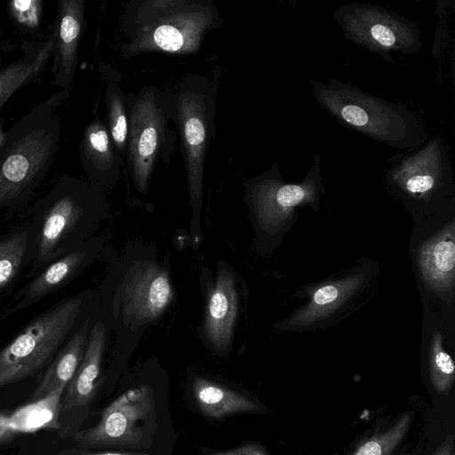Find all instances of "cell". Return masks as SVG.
<instances>
[{"label":"cell","mask_w":455,"mask_h":455,"mask_svg":"<svg viewBox=\"0 0 455 455\" xmlns=\"http://www.w3.org/2000/svg\"><path fill=\"white\" fill-rule=\"evenodd\" d=\"M172 113V98L165 99L153 87L144 88L131 107L126 150L132 178L140 193L148 191Z\"/></svg>","instance_id":"13"},{"label":"cell","mask_w":455,"mask_h":455,"mask_svg":"<svg viewBox=\"0 0 455 455\" xmlns=\"http://www.w3.org/2000/svg\"><path fill=\"white\" fill-rule=\"evenodd\" d=\"M411 417V413H403L389 427L362 443L350 455H392L408 433Z\"/></svg>","instance_id":"26"},{"label":"cell","mask_w":455,"mask_h":455,"mask_svg":"<svg viewBox=\"0 0 455 455\" xmlns=\"http://www.w3.org/2000/svg\"><path fill=\"white\" fill-rule=\"evenodd\" d=\"M109 205L100 188L76 177H62L35 204L28 219L33 255L28 278L79 248L108 217Z\"/></svg>","instance_id":"1"},{"label":"cell","mask_w":455,"mask_h":455,"mask_svg":"<svg viewBox=\"0 0 455 455\" xmlns=\"http://www.w3.org/2000/svg\"><path fill=\"white\" fill-rule=\"evenodd\" d=\"M433 455H454V435H447Z\"/></svg>","instance_id":"30"},{"label":"cell","mask_w":455,"mask_h":455,"mask_svg":"<svg viewBox=\"0 0 455 455\" xmlns=\"http://www.w3.org/2000/svg\"><path fill=\"white\" fill-rule=\"evenodd\" d=\"M410 255L422 300L452 306L455 297V197L413 215Z\"/></svg>","instance_id":"7"},{"label":"cell","mask_w":455,"mask_h":455,"mask_svg":"<svg viewBox=\"0 0 455 455\" xmlns=\"http://www.w3.org/2000/svg\"><path fill=\"white\" fill-rule=\"evenodd\" d=\"M379 276L378 264L361 259L341 273L305 287L297 297L307 301L279 322L277 330L308 331L338 323L370 300Z\"/></svg>","instance_id":"6"},{"label":"cell","mask_w":455,"mask_h":455,"mask_svg":"<svg viewBox=\"0 0 455 455\" xmlns=\"http://www.w3.org/2000/svg\"><path fill=\"white\" fill-rule=\"evenodd\" d=\"M58 96L14 124L0 148V212L24 205L53 163L60 141Z\"/></svg>","instance_id":"3"},{"label":"cell","mask_w":455,"mask_h":455,"mask_svg":"<svg viewBox=\"0 0 455 455\" xmlns=\"http://www.w3.org/2000/svg\"><path fill=\"white\" fill-rule=\"evenodd\" d=\"M422 348L428 379L435 391L447 395L455 379L450 348L454 343V305L423 301Z\"/></svg>","instance_id":"15"},{"label":"cell","mask_w":455,"mask_h":455,"mask_svg":"<svg viewBox=\"0 0 455 455\" xmlns=\"http://www.w3.org/2000/svg\"><path fill=\"white\" fill-rule=\"evenodd\" d=\"M192 395L199 410L214 419L261 411L260 405L245 395L202 377L194 378Z\"/></svg>","instance_id":"22"},{"label":"cell","mask_w":455,"mask_h":455,"mask_svg":"<svg viewBox=\"0 0 455 455\" xmlns=\"http://www.w3.org/2000/svg\"><path fill=\"white\" fill-rule=\"evenodd\" d=\"M53 46L52 36L36 53L15 61L0 72V108L19 88L43 71Z\"/></svg>","instance_id":"24"},{"label":"cell","mask_w":455,"mask_h":455,"mask_svg":"<svg viewBox=\"0 0 455 455\" xmlns=\"http://www.w3.org/2000/svg\"><path fill=\"white\" fill-rule=\"evenodd\" d=\"M90 297L85 291L56 302L0 349V388L49 366L81 325Z\"/></svg>","instance_id":"5"},{"label":"cell","mask_w":455,"mask_h":455,"mask_svg":"<svg viewBox=\"0 0 455 455\" xmlns=\"http://www.w3.org/2000/svg\"><path fill=\"white\" fill-rule=\"evenodd\" d=\"M322 156L315 154L311 168L299 182L286 181L277 162L247 183V199L259 228L275 246L293 226L298 210L307 206L320 210L325 183L321 170Z\"/></svg>","instance_id":"10"},{"label":"cell","mask_w":455,"mask_h":455,"mask_svg":"<svg viewBox=\"0 0 455 455\" xmlns=\"http://www.w3.org/2000/svg\"><path fill=\"white\" fill-rule=\"evenodd\" d=\"M68 455H156L149 452L141 451H120V450H110V451H77Z\"/></svg>","instance_id":"29"},{"label":"cell","mask_w":455,"mask_h":455,"mask_svg":"<svg viewBox=\"0 0 455 455\" xmlns=\"http://www.w3.org/2000/svg\"><path fill=\"white\" fill-rule=\"evenodd\" d=\"M6 139V134L3 131V119L0 118V148H2L3 144L4 143Z\"/></svg>","instance_id":"32"},{"label":"cell","mask_w":455,"mask_h":455,"mask_svg":"<svg viewBox=\"0 0 455 455\" xmlns=\"http://www.w3.org/2000/svg\"><path fill=\"white\" fill-rule=\"evenodd\" d=\"M106 343V324L98 321L90 329L83 359L67 387L63 409H84L92 402L101 380Z\"/></svg>","instance_id":"19"},{"label":"cell","mask_w":455,"mask_h":455,"mask_svg":"<svg viewBox=\"0 0 455 455\" xmlns=\"http://www.w3.org/2000/svg\"><path fill=\"white\" fill-rule=\"evenodd\" d=\"M333 17L346 39L388 63L393 52L414 54L421 48L419 25L383 6L353 2L334 10Z\"/></svg>","instance_id":"12"},{"label":"cell","mask_w":455,"mask_h":455,"mask_svg":"<svg viewBox=\"0 0 455 455\" xmlns=\"http://www.w3.org/2000/svg\"><path fill=\"white\" fill-rule=\"evenodd\" d=\"M238 293L233 275L221 268L208 290L204 331L217 351L230 345L238 317Z\"/></svg>","instance_id":"18"},{"label":"cell","mask_w":455,"mask_h":455,"mask_svg":"<svg viewBox=\"0 0 455 455\" xmlns=\"http://www.w3.org/2000/svg\"><path fill=\"white\" fill-rule=\"evenodd\" d=\"M172 113L180 137L193 226L199 231L206 153L214 136L215 92L209 80L189 76L171 97Z\"/></svg>","instance_id":"8"},{"label":"cell","mask_w":455,"mask_h":455,"mask_svg":"<svg viewBox=\"0 0 455 455\" xmlns=\"http://www.w3.org/2000/svg\"><path fill=\"white\" fill-rule=\"evenodd\" d=\"M104 237L97 235L52 262L0 305V321L31 307L76 279L97 257Z\"/></svg>","instance_id":"14"},{"label":"cell","mask_w":455,"mask_h":455,"mask_svg":"<svg viewBox=\"0 0 455 455\" xmlns=\"http://www.w3.org/2000/svg\"><path fill=\"white\" fill-rule=\"evenodd\" d=\"M108 132L113 145L121 156L127 148L129 115L124 92L118 84H110L106 92Z\"/></svg>","instance_id":"25"},{"label":"cell","mask_w":455,"mask_h":455,"mask_svg":"<svg viewBox=\"0 0 455 455\" xmlns=\"http://www.w3.org/2000/svg\"><path fill=\"white\" fill-rule=\"evenodd\" d=\"M120 158L108 128L96 116L85 127L80 145L82 166L91 182L114 185L120 178Z\"/></svg>","instance_id":"20"},{"label":"cell","mask_w":455,"mask_h":455,"mask_svg":"<svg viewBox=\"0 0 455 455\" xmlns=\"http://www.w3.org/2000/svg\"><path fill=\"white\" fill-rule=\"evenodd\" d=\"M385 180L411 214L433 212L455 197L449 148L439 135L391 160Z\"/></svg>","instance_id":"9"},{"label":"cell","mask_w":455,"mask_h":455,"mask_svg":"<svg viewBox=\"0 0 455 455\" xmlns=\"http://www.w3.org/2000/svg\"><path fill=\"white\" fill-rule=\"evenodd\" d=\"M124 314L132 323L155 321L169 307L173 290L167 272L144 261L132 266L122 288Z\"/></svg>","instance_id":"16"},{"label":"cell","mask_w":455,"mask_h":455,"mask_svg":"<svg viewBox=\"0 0 455 455\" xmlns=\"http://www.w3.org/2000/svg\"><path fill=\"white\" fill-rule=\"evenodd\" d=\"M317 103L344 126L394 148L415 150L427 139L426 126L404 104L372 96L351 83L309 81Z\"/></svg>","instance_id":"4"},{"label":"cell","mask_w":455,"mask_h":455,"mask_svg":"<svg viewBox=\"0 0 455 455\" xmlns=\"http://www.w3.org/2000/svg\"><path fill=\"white\" fill-rule=\"evenodd\" d=\"M91 316L84 318L64 347L49 364L32 398L41 401L56 391H64L73 379L84 354Z\"/></svg>","instance_id":"21"},{"label":"cell","mask_w":455,"mask_h":455,"mask_svg":"<svg viewBox=\"0 0 455 455\" xmlns=\"http://www.w3.org/2000/svg\"><path fill=\"white\" fill-rule=\"evenodd\" d=\"M33 255V229L29 220L0 236V294L28 267Z\"/></svg>","instance_id":"23"},{"label":"cell","mask_w":455,"mask_h":455,"mask_svg":"<svg viewBox=\"0 0 455 455\" xmlns=\"http://www.w3.org/2000/svg\"><path fill=\"white\" fill-rule=\"evenodd\" d=\"M9 9L18 23L28 28H36L40 22L43 1L14 0L9 3Z\"/></svg>","instance_id":"27"},{"label":"cell","mask_w":455,"mask_h":455,"mask_svg":"<svg viewBox=\"0 0 455 455\" xmlns=\"http://www.w3.org/2000/svg\"><path fill=\"white\" fill-rule=\"evenodd\" d=\"M159 423L158 397L152 386L140 384L116 397L102 411L99 422L77 432L75 440L87 446L152 453Z\"/></svg>","instance_id":"11"},{"label":"cell","mask_w":455,"mask_h":455,"mask_svg":"<svg viewBox=\"0 0 455 455\" xmlns=\"http://www.w3.org/2000/svg\"><path fill=\"white\" fill-rule=\"evenodd\" d=\"M13 434V431L7 425V419L0 418V440L8 438Z\"/></svg>","instance_id":"31"},{"label":"cell","mask_w":455,"mask_h":455,"mask_svg":"<svg viewBox=\"0 0 455 455\" xmlns=\"http://www.w3.org/2000/svg\"><path fill=\"white\" fill-rule=\"evenodd\" d=\"M221 19L211 0H131L120 17L124 59L148 52L194 54Z\"/></svg>","instance_id":"2"},{"label":"cell","mask_w":455,"mask_h":455,"mask_svg":"<svg viewBox=\"0 0 455 455\" xmlns=\"http://www.w3.org/2000/svg\"><path fill=\"white\" fill-rule=\"evenodd\" d=\"M84 1L61 0L52 35L55 84L68 90L77 67L78 45L84 30Z\"/></svg>","instance_id":"17"},{"label":"cell","mask_w":455,"mask_h":455,"mask_svg":"<svg viewBox=\"0 0 455 455\" xmlns=\"http://www.w3.org/2000/svg\"><path fill=\"white\" fill-rule=\"evenodd\" d=\"M211 455H269L259 443H246L228 451H214Z\"/></svg>","instance_id":"28"}]
</instances>
